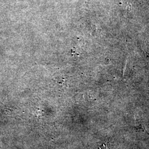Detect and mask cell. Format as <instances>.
I'll list each match as a JSON object with an SVG mask.
<instances>
[{
	"instance_id": "1",
	"label": "cell",
	"mask_w": 149,
	"mask_h": 149,
	"mask_svg": "<svg viewBox=\"0 0 149 149\" xmlns=\"http://www.w3.org/2000/svg\"><path fill=\"white\" fill-rule=\"evenodd\" d=\"M135 129V130L137 132H146L145 126L143 124L141 120H136L135 123V126L134 127Z\"/></svg>"
},
{
	"instance_id": "2",
	"label": "cell",
	"mask_w": 149,
	"mask_h": 149,
	"mask_svg": "<svg viewBox=\"0 0 149 149\" xmlns=\"http://www.w3.org/2000/svg\"><path fill=\"white\" fill-rule=\"evenodd\" d=\"M100 149H107L106 148V146L105 145H103L102 146L101 148H100Z\"/></svg>"
}]
</instances>
